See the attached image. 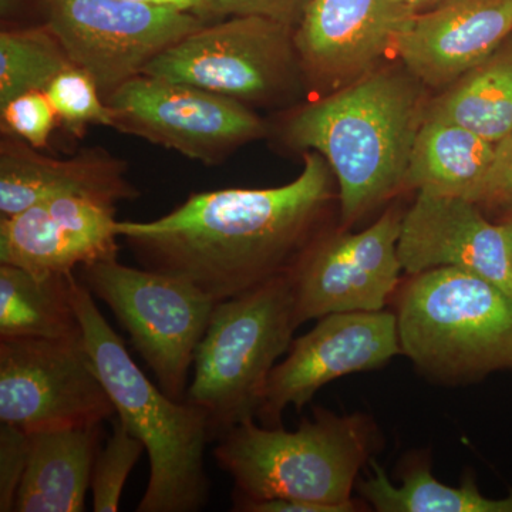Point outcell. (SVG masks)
<instances>
[{"label": "cell", "mask_w": 512, "mask_h": 512, "mask_svg": "<svg viewBox=\"0 0 512 512\" xmlns=\"http://www.w3.org/2000/svg\"><path fill=\"white\" fill-rule=\"evenodd\" d=\"M330 198L332 168L308 151L292 183L192 194L158 220L117 221L116 232L144 268L184 279L222 302L292 275L316 242L313 231Z\"/></svg>", "instance_id": "cell-1"}, {"label": "cell", "mask_w": 512, "mask_h": 512, "mask_svg": "<svg viewBox=\"0 0 512 512\" xmlns=\"http://www.w3.org/2000/svg\"><path fill=\"white\" fill-rule=\"evenodd\" d=\"M424 84L406 67H377L296 111L286 140L325 158L339 183L343 225L404 187L427 107Z\"/></svg>", "instance_id": "cell-2"}, {"label": "cell", "mask_w": 512, "mask_h": 512, "mask_svg": "<svg viewBox=\"0 0 512 512\" xmlns=\"http://www.w3.org/2000/svg\"><path fill=\"white\" fill-rule=\"evenodd\" d=\"M73 302L84 345L113 400L117 419L144 444L150 458V478L137 511L202 510L210 493L204 464L211 440L207 413L171 399L148 380L79 279L74 281Z\"/></svg>", "instance_id": "cell-3"}, {"label": "cell", "mask_w": 512, "mask_h": 512, "mask_svg": "<svg viewBox=\"0 0 512 512\" xmlns=\"http://www.w3.org/2000/svg\"><path fill=\"white\" fill-rule=\"evenodd\" d=\"M218 440L214 457L234 481L235 500L285 498L356 511L353 485L372 443L365 417L318 409L296 431L248 419Z\"/></svg>", "instance_id": "cell-4"}, {"label": "cell", "mask_w": 512, "mask_h": 512, "mask_svg": "<svg viewBox=\"0 0 512 512\" xmlns=\"http://www.w3.org/2000/svg\"><path fill=\"white\" fill-rule=\"evenodd\" d=\"M402 353L444 382L512 370V296L457 268L421 272L397 308Z\"/></svg>", "instance_id": "cell-5"}, {"label": "cell", "mask_w": 512, "mask_h": 512, "mask_svg": "<svg viewBox=\"0 0 512 512\" xmlns=\"http://www.w3.org/2000/svg\"><path fill=\"white\" fill-rule=\"evenodd\" d=\"M295 309L292 275L215 305L185 399L207 413L211 440L256 419L269 375L291 349Z\"/></svg>", "instance_id": "cell-6"}, {"label": "cell", "mask_w": 512, "mask_h": 512, "mask_svg": "<svg viewBox=\"0 0 512 512\" xmlns=\"http://www.w3.org/2000/svg\"><path fill=\"white\" fill-rule=\"evenodd\" d=\"M147 76L188 84L247 107L291 103L306 84L295 29L261 16L202 26L168 47Z\"/></svg>", "instance_id": "cell-7"}, {"label": "cell", "mask_w": 512, "mask_h": 512, "mask_svg": "<svg viewBox=\"0 0 512 512\" xmlns=\"http://www.w3.org/2000/svg\"><path fill=\"white\" fill-rule=\"evenodd\" d=\"M83 285L109 306L168 397L185 402L188 375L215 302L197 286L117 256L80 266Z\"/></svg>", "instance_id": "cell-8"}, {"label": "cell", "mask_w": 512, "mask_h": 512, "mask_svg": "<svg viewBox=\"0 0 512 512\" xmlns=\"http://www.w3.org/2000/svg\"><path fill=\"white\" fill-rule=\"evenodd\" d=\"M117 416L83 336L0 338V421L25 430L89 429Z\"/></svg>", "instance_id": "cell-9"}, {"label": "cell", "mask_w": 512, "mask_h": 512, "mask_svg": "<svg viewBox=\"0 0 512 512\" xmlns=\"http://www.w3.org/2000/svg\"><path fill=\"white\" fill-rule=\"evenodd\" d=\"M47 20L70 62L92 77L104 100L204 26L195 13L130 0H47Z\"/></svg>", "instance_id": "cell-10"}, {"label": "cell", "mask_w": 512, "mask_h": 512, "mask_svg": "<svg viewBox=\"0 0 512 512\" xmlns=\"http://www.w3.org/2000/svg\"><path fill=\"white\" fill-rule=\"evenodd\" d=\"M113 126L204 164L222 163L264 136V121L238 101L158 77H133L106 100Z\"/></svg>", "instance_id": "cell-11"}, {"label": "cell", "mask_w": 512, "mask_h": 512, "mask_svg": "<svg viewBox=\"0 0 512 512\" xmlns=\"http://www.w3.org/2000/svg\"><path fill=\"white\" fill-rule=\"evenodd\" d=\"M402 215L394 210L359 234L318 239L292 274L296 325L332 313L383 311L399 284Z\"/></svg>", "instance_id": "cell-12"}, {"label": "cell", "mask_w": 512, "mask_h": 512, "mask_svg": "<svg viewBox=\"0 0 512 512\" xmlns=\"http://www.w3.org/2000/svg\"><path fill=\"white\" fill-rule=\"evenodd\" d=\"M269 375L256 414L265 426H275L286 407L301 410L325 384L386 365L402 353L394 313L346 312L323 316Z\"/></svg>", "instance_id": "cell-13"}, {"label": "cell", "mask_w": 512, "mask_h": 512, "mask_svg": "<svg viewBox=\"0 0 512 512\" xmlns=\"http://www.w3.org/2000/svg\"><path fill=\"white\" fill-rule=\"evenodd\" d=\"M414 16L399 0H311L295 29L306 83L332 93L373 72Z\"/></svg>", "instance_id": "cell-14"}, {"label": "cell", "mask_w": 512, "mask_h": 512, "mask_svg": "<svg viewBox=\"0 0 512 512\" xmlns=\"http://www.w3.org/2000/svg\"><path fill=\"white\" fill-rule=\"evenodd\" d=\"M397 249L402 268L410 275L463 269L512 296V258L503 225L491 224L477 202L419 191L403 215Z\"/></svg>", "instance_id": "cell-15"}, {"label": "cell", "mask_w": 512, "mask_h": 512, "mask_svg": "<svg viewBox=\"0 0 512 512\" xmlns=\"http://www.w3.org/2000/svg\"><path fill=\"white\" fill-rule=\"evenodd\" d=\"M114 205L69 194L0 221V264L66 274L117 255Z\"/></svg>", "instance_id": "cell-16"}, {"label": "cell", "mask_w": 512, "mask_h": 512, "mask_svg": "<svg viewBox=\"0 0 512 512\" xmlns=\"http://www.w3.org/2000/svg\"><path fill=\"white\" fill-rule=\"evenodd\" d=\"M512 35V0H444L414 16L396 55L419 82L447 89Z\"/></svg>", "instance_id": "cell-17"}, {"label": "cell", "mask_w": 512, "mask_h": 512, "mask_svg": "<svg viewBox=\"0 0 512 512\" xmlns=\"http://www.w3.org/2000/svg\"><path fill=\"white\" fill-rule=\"evenodd\" d=\"M77 194L114 205L137 192L124 178V167L104 153L87 151L69 160L37 153L15 136L0 147V212L12 217L59 195Z\"/></svg>", "instance_id": "cell-18"}, {"label": "cell", "mask_w": 512, "mask_h": 512, "mask_svg": "<svg viewBox=\"0 0 512 512\" xmlns=\"http://www.w3.org/2000/svg\"><path fill=\"white\" fill-rule=\"evenodd\" d=\"M101 426L30 434L16 512H82L100 450Z\"/></svg>", "instance_id": "cell-19"}, {"label": "cell", "mask_w": 512, "mask_h": 512, "mask_svg": "<svg viewBox=\"0 0 512 512\" xmlns=\"http://www.w3.org/2000/svg\"><path fill=\"white\" fill-rule=\"evenodd\" d=\"M495 144L440 117H424L414 140L404 187L476 202L494 163Z\"/></svg>", "instance_id": "cell-20"}, {"label": "cell", "mask_w": 512, "mask_h": 512, "mask_svg": "<svg viewBox=\"0 0 512 512\" xmlns=\"http://www.w3.org/2000/svg\"><path fill=\"white\" fill-rule=\"evenodd\" d=\"M73 272L36 274L0 265V338L83 336L73 302Z\"/></svg>", "instance_id": "cell-21"}, {"label": "cell", "mask_w": 512, "mask_h": 512, "mask_svg": "<svg viewBox=\"0 0 512 512\" xmlns=\"http://www.w3.org/2000/svg\"><path fill=\"white\" fill-rule=\"evenodd\" d=\"M427 116L453 121L497 146L512 134V35L493 55L450 84Z\"/></svg>", "instance_id": "cell-22"}, {"label": "cell", "mask_w": 512, "mask_h": 512, "mask_svg": "<svg viewBox=\"0 0 512 512\" xmlns=\"http://www.w3.org/2000/svg\"><path fill=\"white\" fill-rule=\"evenodd\" d=\"M372 466L373 476L357 487L379 512H512V490L507 497L488 498L473 478L454 488L437 481L427 467L413 468L396 487L379 464Z\"/></svg>", "instance_id": "cell-23"}, {"label": "cell", "mask_w": 512, "mask_h": 512, "mask_svg": "<svg viewBox=\"0 0 512 512\" xmlns=\"http://www.w3.org/2000/svg\"><path fill=\"white\" fill-rule=\"evenodd\" d=\"M69 57L47 28L3 30L0 33V107L30 92H45Z\"/></svg>", "instance_id": "cell-24"}, {"label": "cell", "mask_w": 512, "mask_h": 512, "mask_svg": "<svg viewBox=\"0 0 512 512\" xmlns=\"http://www.w3.org/2000/svg\"><path fill=\"white\" fill-rule=\"evenodd\" d=\"M45 93L57 120L73 134L82 133L90 124L113 126L109 104L99 87L89 74L73 64L57 74Z\"/></svg>", "instance_id": "cell-25"}, {"label": "cell", "mask_w": 512, "mask_h": 512, "mask_svg": "<svg viewBox=\"0 0 512 512\" xmlns=\"http://www.w3.org/2000/svg\"><path fill=\"white\" fill-rule=\"evenodd\" d=\"M144 451V444L117 419L113 434L94 461L90 484L94 511H119L124 485Z\"/></svg>", "instance_id": "cell-26"}, {"label": "cell", "mask_w": 512, "mask_h": 512, "mask_svg": "<svg viewBox=\"0 0 512 512\" xmlns=\"http://www.w3.org/2000/svg\"><path fill=\"white\" fill-rule=\"evenodd\" d=\"M0 114L6 133L35 148L46 146L57 121L45 92L22 94L0 107Z\"/></svg>", "instance_id": "cell-27"}, {"label": "cell", "mask_w": 512, "mask_h": 512, "mask_svg": "<svg viewBox=\"0 0 512 512\" xmlns=\"http://www.w3.org/2000/svg\"><path fill=\"white\" fill-rule=\"evenodd\" d=\"M30 434L12 424L0 426V511H15L28 464Z\"/></svg>", "instance_id": "cell-28"}, {"label": "cell", "mask_w": 512, "mask_h": 512, "mask_svg": "<svg viewBox=\"0 0 512 512\" xmlns=\"http://www.w3.org/2000/svg\"><path fill=\"white\" fill-rule=\"evenodd\" d=\"M311 0H207L198 13L200 18H234L261 16L296 29Z\"/></svg>", "instance_id": "cell-29"}, {"label": "cell", "mask_w": 512, "mask_h": 512, "mask_svg": "<svg viewBox=\"0 0 512 512\" xmlns=\"http://www.w3.org/2000/svg\"><path fill=\"white\" fill-rule=\"evenodd\" d=\"M476 202L512 210V134L497 144L494 163L481 185Z\"/></svg>", "instance_id": "cell-30"}, {"label": "cell", "mask_w": 512, "mask_h": 512, "mask_svg": "<svg viewBox=\"0 0 512 512\" xmlns=\"http://www.w3.org/2000/svg\"><path fill=\"white\" fill-rule=\"evenodd\" d=\"M130 2L143 3V5L154 6V8L191 12L198 15L207 0H130Z\"/></svg>", "instance_id": "cell-31"}, {"label": "cell", "mask_w": 512, "mask_h": 512, "mask_svg": "<svg viewBox=\"0 0 512 512\" xmlns=\"http://www.w3.org/2000/svg\"><path fill=\"white\" fill-rule=\"evenodd\" d=\"M399 2L413 15H420V13L436 8L444 0H399Z\"/></svg>", "instance_id": "cell-32"}, {"label": "cell", "mask_w": 512, "mask_h": 512, "mask_svg": "<svg viewBox=\"0 0 512 512\" xmlns=\"http://www.w3.org/2000/svg\"><path fill=\"white\" fill-rule=\"evenodd\" d=\"M510 211V215H508V217L505 218L503 222H501V225H503L505 237H507L508 247H510L512 258V210Z\"/></svg>", "instance_id": "cell-33"}]
</instances>
